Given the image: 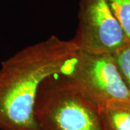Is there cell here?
Returning a JSON list of instances; mask_svg holds the SVG:
<instances>
[{"instance_id":"6da1fadb","label":"cell","mask_w":130,"mask_h":130,"mask_svg":"<svg viewBox=\"0 0 130 130\" xmlns=\"http://www.w3.org/2000/svg\"><path fill=\"white\" fill-rule=\"evenodd\" d=\"M77 51L72 40L51 36L2 62L0 129L39 130L35 116L39 87L48 77L63 73Z\"/></svg>"},{"instance_id":"7a4b0ae2","label":"cell","mask_w":130,"mask_h":130,"mask_svg":"<svg viewBox=\"0 0 130 130\" xmlns=\"http://www.w3.org/2000/svg\"><path fill=\"white\" fill-rule=\"evenodd\" d=\"M35 116L39 130H103L98 106L62 73L40 85Z\"/></svg>"},{"instance_id":"3957f363","label":"cell","mask_w":130,"mask_h":130,"mask_svg":"<svg viewBox=\"0 0 130 130\" xmlns=\"http://www.w3.org/2000/svg\"><path fill=\"white\" fill-rule=\"evenodd\" d=\"M62 74L69 77L98 107L113 100H130L129 89L113 54L78 50Z\"/></svg>"},{"instance_id":"277c9868","label":"cell","mask_w":130,"mask_h":130,"mask_svg":"<svg viewBox=\"0 0 130 130\" xmlns=\"http://www.w3.org/2000/svg\"><path fill=\"white\" fill-rule=\"evenodd\" d=\"M78 20L72 41L79 51L114 54L130 43L107 0H80Z\"/></svg>"},{"instance_id":"5b68a950","label":"cell","mask_w":130,"mask_h":130,"mask_svg":"<svg viewBox=\"0 0 130 130\" xmlns=\"http://www.w3.org/2000/svg\"><path fill=\"white\" fill-rule=\"evenodd\" d=\"M103 130H130V100H113L99 107Z\"/></svg>"},{"instance_id":"8992f818","label":"cell","mask_w":130,"mask_h":130,"mask_svg":"<svg viewBox=\"0 0 130 130\" xmlns=\"http://www.w3.org/2000/svg\"><path fill=\"white\" fill-rule=\"evenodd\" d=\"M130 42V0H107Z\"/></svg>"},{"instance_id":"52a82bcc","label":"cell","mask_w":130,"mask_h":130,"mask_svg":"<svg viewBox=\"0 0 130 130\" xmlns=\"http://www.w3.org/2000/svg\"><path fill=\"white\" fill-rule=\"evenodd\" d=\"M116 65L130 90V43L113 54Z\"/></svg>"}]
</instances>
